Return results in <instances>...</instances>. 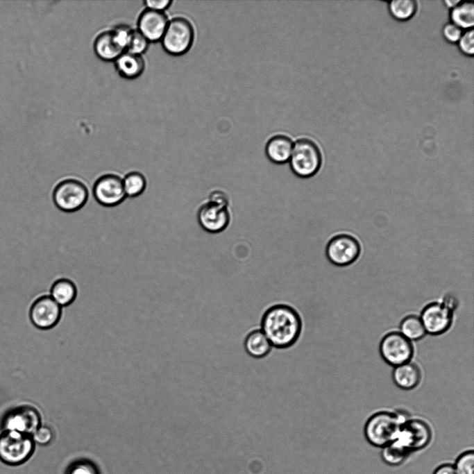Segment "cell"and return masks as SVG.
Masks as SVG:
<instances>
[{
	"mask_svg": "<svg viewBox=\"0 0 474 474\" xmlns=\"http://www.w3.org/2000/svg\"><path fill=\"white\" fill-rule=\"evenodd\" d=\"M63 474H101L98 465L92 459L81 457L71 461Z\"/></svg>",
	"mask_w": 474,
	"mask_h": 474,
	"instance_id": "4316f807",
	"label": "cell"
},
{
	"mask_svg": "<svg viewBox=\"0 0 474 474\" xmlns=\"http://www.w3.org/2000/svg\"><path fill=\"white\" fill-rule=\"evenodd\" d=\"M197 220L201 228L210 233H218L229 225L230 214L228 207L208 201L199 207Z\"/></svg>",
	"mask_w": 474,
	"mask_h": 474,
	"instance_id": "5bb4252c",
	"label": "cell"
},
{
	"mask_svg": "<svg viewBox=\"0 0 474 474\" xmlns=\"http://www.w3.org/2000/svg\"><path fill=\"white\" fill-rule=\"evenodd\" d=\"M260 330L271 346L285 349L293 346L302 330V321L292 307L277 304L269 307L263 314Z\"/></svg>",
	"mask_w": 474,
	"mask_h": 474,
	"instance_id": "6da1fadb",
	"label": "cell"
},
{
	"mask_svg": "<svg viewBox=\"0 0 474 474\" xmlns=\"http://www.w3.org/2000/svg\"><path fill=\"white\" fill-rule=\"evenodd\" d=\"M172 1L170 0H147L144 1L147 9L159 12H164V10L169 7Z\"/></svg>",
	"mask_w": 474,
	"mask_h": 474,
	"instance_id": "e575fe53",
	"label": "cell"
},
{
	"mask_svg": "<svg viewBox=\"0 0 474 474\" xmlns=\"http://www.w3.org/2000/svg\"><path fill=\"white\" fill-rule=\"evenodd\" d=\"M61 307L49 295L37 298L31 305L29 317L37 328L47 330L53 328L59 321Z\"/></svg>",
	"mask_w": 474,
	"mask_h": 474,
	"instance_id": "4fadbf2b",
	"label": "cell"
},
{
	"mask_svg": "<svg viewBox=\"0 0 474 474\" xmlns=\"http://www.w3.org/2000/svg\"><path fill=\"white\" fill-rule=\"evenodd\" d=\"M432 437V429L428 423L421 419L409 418L401 425L396 441L412 453L425 448Z\"/></svg>",
	"mask_w": 474,
	"mask_h": 474,
	"instance_id": "52a82bcc",
	"label": "cell"
},
{
	"mask_svg": "<svg viewBox=\"0 0 474 474\" xmlns=\"http://www.w3.org/2000/svg\"><path fill=\"white\" fill-rule=\"evenodd\" d=\"M390 14L395 19L406 21L412 18L416 12L417 3L413 0H394L389 2Z\"/></svg>",
	"mask_w": 474,
	"mask_h": 474,
	"instance_id": "484cf974",
	"label": "cell"
},
{
	"mask_svg": "<svg viewBox=\"0 0 474 474\" xmlns=\"http://www.w3.org/2000/svg\"><path fill=\"white\" fill-rule=\"evenodd\" d=\"M114 39L117 44L124 50H126L133 32L128 26L120 24L111 30Z\"/></svg>",
	"mask_w": 474,
	"mask_h": 474,
	"instance_id": "f546056e",
	"label": "cell"
},
{
	"mask_svg": "<svg viewBox=\"0 0 474 474\" xmlns=\"http://www.w3.org/2000/svg\"><path fill=\"white\" fill-rule=\"evenodd\" d=\"M149 42L137 30H133L126 51L141 55L147 49Z\"/></svg>",
	"mask_w": 474,
	"mask_h": 474,
	"instance_id": "f1b7e54d",
	"label": "cell"
},
{
	"mask_svg": "<svg viewBox=\"0 0 474 474\" xmlns=\"http://www.w3.org/2000/svg\"><path fill=\"white\" fill-rule=\"evenodd\" d=\"M293 146V142L289 137L282 135L273 136L266 144V155L275 164H284L289 160Z\"/></svg>",
	"mask_w": 474,
	"mask_h": 474,
	"instance_id": "2e32d148",
	"label": "cell"
},
{
	"mask_svg": "<svg viewBox=\"0 0 474 474\" xmlns=\"http://www.w3.org/2000/svg\"><path fill=\"white\" fill-rule=\"evenodd\" d=\"M194 38V28L189 21L177 17L169 21L161 40L167 53L173 56H181L189 50Z\"/></svg>",
	"mask_w": 474,
	"mask_h": 474,
	"instance_id": "8992f818",
	"label": "cell"
},
{
	"mask_svg": "<svg viewBox=\"0 0 474 474\" xmlns=\"http://www.w3.org/2000/svg\"><path fill=\"white\" fill-rule=\"evenodd\" d=\"M92 171H69L58 182L53 192L56 207L64 212H74L83 208L88 198V179Z\"/></svg>",
	"mask_w": 474,
	"mask_h": 474,
	"instance_id": "7a4b0ae2",
	"label": "cell"
},
{
	"mask_svg": "<svg viewBox=\"0 0 474 474\" xmlns=\"http://www.w3.org/2000/svg\"><path fill=\"white\" fill-rule=\"evenodd\" d=\"M474 31L473 28L468 29L463 33L459 40L458 46L459 49L466 56H472L474 53Z\"/></svg>",
	"mask_w": 474,
	"mask_h": 474,
	"instance_id": "1f68e13d",
	"label": "cell"
},
{
	"mask_svg": "<svg viewBox=\"0 0 474 474\" xmlns=\"http://www.w3.org/2000/svg\"><path fill=\"white\" fill-rule=\"evenodd\" d=\"M380 353L387 364L397 366L410 362L414 355V347L412 341L400 332H391L382 339Z\"/></svg>",
	"mask_w": 474,
	"mask_h": 474,
	"instance_id": "9c48e42d",
	"label": "cell"
},
{
	"mask_svg": "<svg viewBox=\"0 0 474 474\" xmlns=\"http://www.w3.org/2000/svg\"><path fill=\"white\" fill-rule=\"evenodd\" d=\"M453 301L432 303L425 306L421 314V321L426 333L438 335L445 332L452 322Z\"/></svg>",
	"mask_w": 474,
	"mask_h": 474,
	"instance_id": "7c38bea8",
	"label": "cell"
},
{
	"mask_svg": "<svg viewBox=\"0 0 474 474\" xmlns=\"http://www.w3.org/2000/svg\"><path fill=\"white\" fill-rule=\"evenodd\" d=\"M49 296L60 307L66 306L75 300L77 289L72 281L67 278H60L51 286Z\"/></svg>",
	"mask_w": 474,
	"mask_h": 474,
	"instance_id": "44dd1931",
	"label": "cell"
},
{
	"mask_svg": "<svg viewBox=\"0 0 474 474\" xmlns=\"http://www.w3.org/2000/svg\"><path fill=\"white\" fill-rule=\"evenodd\" d=\"M208 201L225 207H228L229 205L228 195L221 190L213 191L209 196Z\"/></svg>",
	"mask_w": 474,
	"mask_h": 474,
	"instance_id": "836d02e7",
	"label": "cell"
},
{
	"mask_svg": "<svg viewBox=\"0 0 474 474\" xmlns=\"http://www.w3.org/2000/svg\"><path fill=\"white\" fill-rule=\"evenodd\" d=\"M168 23V17L164 12L146 8L139 17L137 31L149 42H156L162 39Z\"/></svg>",
	"mask_w": 474,
	"mask_h": 474,
	"instance_id": "9a60e30c",
	"label": "cell"
},
{
	"mask_svg": "<svg viewBox=\"0 0 474 474\" xmlns=\"http://www.w3.org/2000/svg\"><path fill=\"white\" fill-rule=\"evenodd\" d=\"M126 173H108L99 176L92 188L96 201L108 208L120 204L126 198L122 183V178Z\"/></svg>",
	"mask_w": 474,
	"mask_h": 474,
	"instance_id": "ba28073f",
	"label": "cell"
},
{
	"mask_svg": "<svg viewBox=\"0 0 474 474\" xmlns=\"http://www.w3.org/2000/svg\"><path fill=\"white\" fill-rule=\"evenodd\" d=\"M457 474H474V452L466 450L457 457L454 465Z\"/></svg>",
	"mask_w": 474,
	"mask_h": 474,
	"instance_id": "83f0119b",
	"label": "cell"
},
{
	"mask_svg": "<svg viewBox=\"0 0 474 474\" xmlns=\"http://www.w3.org/2000/svg\"><path fill=\"white\" fill-rule=\"evenodd\" d=\"M462 1L457 0V1H444V3L446 5L450 8L451 9L458 5Z\"/></svg>",
	"mask_w": 474,
	"mask_h": 474,
	"instance_id": "8d00e7d4",
	"label": "cell"
},
{
	"mask_svg": "<svg viewBox=\"0 0 474 474\" xmlns=\"http://www.w3.org/2000/svg\"><path fill=\"white\" fill-rule=\"evenodd\" d=\"M35 445L46 446L53 440L54 434L52 429L46 425H41L32 434Z\"/></svg>",
	"mask_w": 474,
	"mask_h": 474,
	"instance_id": "4dcf8cb0",
	"label": "cell"
},
{
	"mask_svg": "<svg viewBox=\"0 0 474 474\" xmlns=\"http://www.w3.org/2000/svg\"><path fill=\"white\" fill-rule=\"evenodd\" d=\"M123 187L126 197L134 198L141 195L146 186L144 176L139 171H130L122 178Z\"/></svg>",
	"mask_w": 474,
	"mask_h": 474,
	"instance_id": "603a6c76",
	"label": "cell"
},
{
	"mask_svg": "<svg viewBox=\"0 0 474 474\" xmlns=\"http://www.w3.org/2000/svg\"><path fill=\"white\" fill-rule=\"evenodd\" d=\"M246 353L255 359L267 356L273 346L261 330H254L247 335L244 340Z\"/></svg>",
	"mask_w": 474,
	"mask_h": 474,
	"instance_id": "ffe728a7",
	"label": "cell"
},
{
	"mask_svg": "<svg viewBox=\"0 0 474 474\" xmlns=\"http://www.w3.org/2000/svg\"><path fill=\"white\" fill-rule=\"evenodd\" d=\"M452 23L464 29L473 28L474 25V4L473 2H462L451 9Z\"/></svg>",
	"mask_w": 474,
	"mask_h": 474,
	"instance_id": "7402d4cb",
	"label": "cell"
},
{
	"mask_svg": "<svg viewBox=\"0 0 474 474\" xmlns=\"http://www.w3.org/2000/svg\"><path fill=\"white\" fill-rule=\"evenodd\" d=\"M400 333L409 341H417L422 339L426 332L420 317L409 315L405 317L400 325Z\"/></svg>",
	"mask_w": 474,
	"mask_h": 474,
	"instance_id": "cb8c5ba5",
	"label": "cell"
},
{
	"mask_svg": "<svg viewBox=\"0 0 474 474\" xmlns=\"http://www.w3.org/2000/svg\"><path fill=\"white\" fill-rule=\"evenodd\" d=\"M289 161L291 170L296 176L307 178L319 171L322 164V155L315 142L301 138L294 144Z\"/></svg>",
	"mask_w": 474,
	"mask_h": 474,
	"instance_id": "5b68a950",
	"label": "cell"
},
{
	"mask_svg": "<svg viewBox=\"0 0 474 474\" xmlns=\"http://www.w3.org/2000/svg\"><path fill=\"white\" fill-rule=\"evenodd\" d=\"M411 454L398 442L394 441L382 448L381 457L387 464L396 466L404 463Z\"/></svg>",
	"mask_w": 474,
	"mask_h": 474,
	"instance_id": "d4e9b609",
	"label": "cell"
},
{
	"mask_svg": "<svg viewBox=\"0 0 474 474\" xmlns=\"http://www.w3.org/2000/svg\"><path fill=\"white\" fill-rule=\"evenodd\" d=\"M463 34L462 29L453 23H448L443 28V35L446 40L455 43Z\"/></svg>",
	"mask_w": 474,
	"mask_h": 474,
	"instance_id": "d6a6232c",
	"label": "cell"
},
{
	"mask_svg": "<svg viewBox=\"0 0 474 474\" xmlns=\"http://www.w3.org/2000/svg\"><path fill=\"white\" fill-rule=\"evenodd\" d=\"M433 474H457L454 465L451 464H443L438 466Z\"/></svg>",
	"mask_w": 474,
	"mask_h": 474,
	"instance_id": "d590c367",
	"label": "cell"
},
{
	"mask_svg": "<svg viewBox=\"0 0 474 474\" xmlns=\"http://www.w3.org/2000/svg\"><path fill=\"white\" fill-rule=\"evenodd\" d=\"M408 418L402 412H377L367 420L364 436L370 444L383 448L397 439L401 425Z\"/></svg>",
	"mask_w": 474,
	"mask_h": 474,
	"instance_id": "3957f363",
	"label": "cell"
},
{
	"mask_svg": "<svg viewBox=\"0 0 474 474\" xmlns=\"http://www.w3.org/2000/svg\"><path fill=\"white\" fill-rule=\"evenodd\" d=\"M392 378L399 388L405 390L413 389L418 385L421 380V372L414 363L407 362L395 366Z\"/></svg>",
	"mask_w": 474,
	"mask_h": 474,
	"instance_id": "ac0fdd59",
	"label": "cell"
},
{
	"mask_svg": "<svg viewBox=\"0 0 474 474\" xmlns=\"http://www.w3.org/2000/svg\"><path fill=\"white\" fill-rule=\"evenodd\" d=\"M360 251V244L355 237L348 234H339L330 239L325 253L334 265L346 266L358 258Z\"/></svg>",
	"mask_w": 474,
	"mask_h": 474,
	"instance_id": "30bf717a",
	"label": "cell"
},
{
	"mask_svg": "<svg viewBox=\"0 0 474 474\" xmlns=\"http://www.w3.org/2000/svg\"><path fill=\"white\" fill-rule=\"evenodd\" d=\"M35 446L30 434L2 430L0 434V461L11 466L22 465L33 456Z\"/></svg>",
	"mask_w": 474,
	"mask_h": 474,
	"instance_id": "277c9868",
	"label": "cell"
},
{
	"mask_svg": "<svg viewBox=\"0 0 474 474\" xmlns=\"http://www.w3.org/2000/svg\"><path fill=\"white\" fill-rule=\"evenodd\" d=\"M94 49L96 56L105 61H115L124 51L116 42L111 31L103 32L96 37Z\"/></svg>",
	"mask_w": 474,
	"mask_h": 474,
	"instance_id": "d6986e66",
	"label": "cell"
},
{
	"mask_svg": "<svg viewBox=\"0 0 474 474\" xmlns=\"http://www.w3.org/2000/svg\"><path fill=\"white\" fill-rule=\"evenodd\" d=\"M119 74L127 79L139 77L145 69V62L141 55L124 51L115 60Z\"/></svg>",
	"mask_w": 474,
	"mask_h": 474,
	"instance_id": "e0dca14e",
	"label": "cell"
},
{
	"mask_svg": "<svg viewBox=\"0 0 474 474\" xmlns=\"http://www.w3.org/2000/svg\"><path fill=\"white\" fill-rule=\"evenodd\" d=\"M39 412L33 407L22 405L5 414L1 421L2 430L32 434L42 425Z\"/></svg>",
	"mask_w": 474,
	"mask_h": 474,
	"instance_id": "8fae6325",
	"label": "cell"
}]
</instances>
